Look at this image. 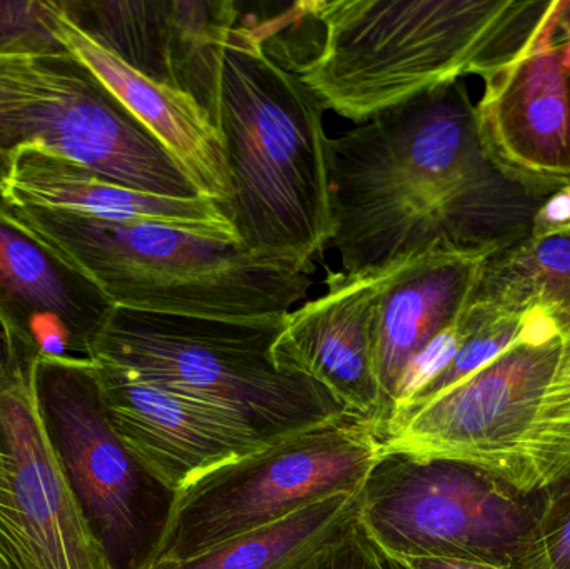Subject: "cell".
Returning <instances> with one entry per match:
<instances>
[{
	"label": "cell",
	"instance_id": "2",
	"mask_svg": "<svg viewBox=\"0 0 570 569\" xmlns=\"http://www.w3.org/2000/svg\"><path fill=\"white\" fill-rule=\"evenodd\" d=\"M551 2L298 0L250 22L325 110L364 124L514 56Z\"/></svg>",
	"mask_w": 570,
	"mask_h": 569
},
{
	"label": "cell",
	"instance_id": "18",
	"mask_svg": "<svg viewBox=\"0 0 570 569\" xmlns=\"http://www.w3.org/2000/svg\"><path fill=\"white\" fill-rule=\"evenodd\" d=\"M0 200L9 209L37 207L96 219L156 220L239 241L224 206L207 197L176 199L130 189L39 146H22L10 154Z\"/></svg>",
	"mask_w": 570,
	"mask_h": 569
},
{
	"label": "cell",
	"instance_id": "31",
	"mask_svg": "<svg viewBox=\"0 0 570 569\" xmlns=\"http://www.w3.org/2000/svg\"><path fill=\"white\" fill-rule=\"evenodd\" d=\"M10 173V156L9 154L0 150V193H2L3 186H6L7 179H9Z\"/></svg>",
	"mask_w": 570,
	"mask_h": 569
},
{
	"label": "cell",
	"instance_id": "11",
	"mask_svg": "<svg viewBox=\"0 0 570 569\" xmlns=\"http://www.w3.org/2000/svg\"><path fill=\"white\" fill-rule=\"evenodd\" d=\"M52 99L0 112V150H52L130 189L176 199L203 197L166 147L72 53L57 57Z\"/></svg>",
	"mask_w": 570,
	"mask_h": 569
},
{
	"label": "cell",
	"instance_id": "23",
	"mask_svg": "<svg viewBox=\"0 0 570 569\" xmlns=\"http://www.w3.org/2000/svg\"><path fill=\"white\" fill-rule=\"evenodd\" d=\"M67 53L52 0H0V57L43 59Z\"/></svg>",
	"mask_w": 570,
	"mask_h": 569
},
{
	"label": "cell",
	"instance_id": "29",
	"mask_svg": "<svg viewBox=\"0 0 570 569\" xmlns=\"http://www.w3.org/2000/svg\"><path fill=\"white\" fill-rule=\"evenodd\" d=\"M382 569H508L478 561L454 560V558H405L382 553L375 548Z\"/></svg>",
	"mask_w": 570,
	"mask_h": 569
},
{
	"label": "cell",
	"instance_id": "8",
	"mask_svg": "<svg viewBox=\"0 0 570 569\" xmlns=\"http://www.w3.org/2000/svg\"><path fill=\"white\" fill-rule=\"evenodd\" d=\"M33 393L57 463L110 567L150 569L176 493L139 463L114 430L96 363L39 356Z\"/></svg>",
	"mask_w": 570,
	"mask_h": 569
},
{
	"label": "cell",
	"instance_id": "3",
	"mask_svg": "<svg viewBox=\"0 0 570 569\" xmlns=\"http://www.w3.org/2000/svg\"><path fill=\"white\" fill-rule=\"evenodd\" d=\"M324 112L250 22L234 27L216 120L233 180L227 216L247 249L311 269L334 236Z\"/></svg>",
	"mask_w": 570,
	"mask_h": 569
},
{
	"label": "cell",
	"instance_id": "28",
	"mask_svg": "<svg viewBox=\"0 0 570 569\" xmlns=\"http://www.w3.org/2000/svg\"><path fill=\"white\" fill-rule=\"evenodd\" d=\"M570 229V184L548 197L532 223V237L552 236Z\"/></svg>",
	"mask_w": 570,
	"mask_h": 569
},
{
	"label": "cell",
	"instance_id": "12",
	"mask_svg": "<svg viewBox=\"0 0 570 569\" xmlns=\"http://www.w3.org/2000/svg\"><path fill=\"white\" fill-rule=\"evenodd\" d=\"M87 39L140 76L186 94L217 120L227 39L239 20L233 0H52Z\"/></svg>",
	"mask_w": 570,
	"mask_h": 569
},
{
	"label": "cell",
	"instance_id": "1",
	"mask_svg": "<svg viewBox=\"0 0 570 569\" xmlns=\"http://www.w3.org/2000/svg\"><path fill=\"white\" fill-rule=\"evenodd\" d=\"M331 246L347 274L531 236L548 197L492 159L462 80L328 139Z\"/></svg>",
	"mask_w": 570,
	"mask_h": 569
},
{
	"label": "cell",
	"instance_id": "25",
	"mask_svg": "<svg viewBox=\"0 0 570 569\" xmlns=\"http://www.w3.org/2000/svg\"><path fill=\"white\" fill-rule=\"evenodd\" d=\"M57 57H0V112L52 99L59 90Z\"/></svg>",
	"mask_w": 570,
	"mask_h": 569
},
{
	"label": "cell",
	"instance_id": "10",
	"mask_svg": "<svg viewBox=\"0 0 570 569\" xmlns=\"http://www.w3.org/2000/svg\"><path fill=\"white\" fill-rule=\"evenodd\" d=\"M558 357L559 336L518 344L434 400L391 418L379 433L384 453L462 461L521 490L522 458Z\"/></svg>",
	"mask_w": 570,
	"mask_h": 569
},
{
	"label": "cell",
	"instance_id": "30",
	"mask_svg": "<svg viewBox=\"0 0 570 569\" xmlns=\"http://www.w3.org/2000/svg\"><path fill=\"white\" fill-rule=\"evenodd\" d=\"M556 20H558V39L570 37V2L556 0Z\"/></svg>",
	"mask_w": 570,
	"mask_h": 569
},
{
	"label": "cell",
	"instance_id": "27",
	"mask_svg": "<svg viewBox=\"0 0 570 569\" xmlns=\"http://www.w3.org/2000/svg\"><path fill=\"white\" fill-rule=\"evenodd\" d=\"M305 569H382L374 545L361 524L355 530L315 558Z\"/></svg>",
	"mask_w": 570,
	"mask_h": 569
},
{
	"label": "cell",
	"instance_id": "26",
	"mask_svg": "<svg viewBox=\"0 0 570 569\" xmlns=\"http://www.w3.org/2000/svg\"><path fill=\"white\" fill-rule=\"evenodd\" d=\"M542 543L549 569H570V481L544 491Z\"/></svg>",
	"mask_w": 570,
	"mask_h": 569
},
{
	"label": "cell",
	"instance_id": "22",
	"mask_svg": "<svg viewBox=\"0 0 570 569\" xmlns=\"http://www.w3.org/2000/svg\"><path fill=\"white\" fill-rule=\"evenodd\" d=\"M556 321L558 364L522 458L524 493H544L570 481V313Z\"/></svg>",
	"mask_w": 570,
	"mask_h": 569
},
{
	"label": "cell",
	"instance_id": "14",
	"mask_svg": "<svg viewBox=\"0 0 570 569\" xmlns=\"http://www.w3.org/2000/svg\"><path fill=\"white\" fill-rule=\"evenodd\" d=\"M96 367L114 430L139 463L173 493L274 444L229 411L109 364L96 363Z\"/></svg>",
	"mask_w": 570,
	"mask_h": 569
},
{
	"label": "cell",
	"instance_id": "15",
	"mask_svg": "<svg viewBox=\"0 0 570 569\" xmlns=\"http://www.w3.org/2000/svg\"><path fill=\"white\" fill-rule=\"evenodd\" d=\"M116 307L46 237L0 203V326L40 356L89 357Z\"/></svg>",
	"mask_w": 570,
	"mask_h": 569
},
{
	"label": "cell",
	"instance_id": "7",
	"mask_svg": "<svg viewBox=\"0 0 570 569\" xmlns=\"http://www.w3.org/2000/svg\"><path fill=\"white\" fill-rule=\"evenodd\" d=\"M382 453L377 428L348 413L224 464L176 494L154 565L193 560L308 504L358 493Z\"/></svg>",
	"mask_w": 570,
	"mask_h": 569
},
{
	"label": "cell",
	"instance_id": "9",
	"mask_svg": "<svg viewBox=\"0 0 570 569\" xmlns=\"http://www.w3.org/2000/svg\"><path fill=\"white\" fill-rule=\"evenodd\" d=\"M39 356L0 326V569H112L47 440Z\"/></svg>",
	"mask_w": 570,
	"mask_h": 569
},
{
	"label": "cell",
	"instance_id": "21",
	"mask_svg": "<svg viewBox=\"0 0 570 569\" xmlns=\"http://www.w3.org/2000/svg\"><path fill=\"white\" fill-rule=\"evenodd\" d=\"M469 306L492 316L570 313V229L528 236L491 254Z\"/></svg>",
	"mask_w": 570,
	"mask_h": 569
},
{
	"label": "cell",
	"instance_id": "20",
	"mask_svg": "<svg viewBox=\"0 0 570 569\" xmlns=\"http://www.w3.org/2000/svg\"><path fill=\"white\" fill-rule=\"evenodd\" d=\"M358 514L361 491L335 494L193 560L166 561L150 569H305L355 530Z\"/></svg>",
	"mask_w": 570,
	"mask_h": 569
},
{
	"label": "cell",
	"instance_id": "6",
	"mask_svg": "<svg viewBox=\"0 0 570 569\" xmlns=\"http://www.w3.org/2000/svg\"><path fill=\"white\" fill-rule=\"evenodd\" d=\"M544 503L474 464L387 451L362 484L358 524L392 557L549 569Z\"/></svg>",
	"mask_w": 570,
	"mask_h": 569
},
{
	"label": "cell",
	"instance_id": "19",
	"mask_svg": "<svg viewBox=\"0 0 570 569\" xmlns=\"http://www.w3.org/2000/svg\"><path fill=\"white\" fill-rule=\"evenodd\" d=\"M57 26L67 50L166 147L167 153L186 170L200 196L220 204L227 213L233 199V180L226 150L216 124L203 107L186 94L140 76L122 60L87 39L59 12Z\"/></svg>",
	"mask_w": 570,
	"mask_h": 569
},
{
	"label": "cell",
	"instance_id": "5",
	"mask_svg": "<svg viewBox=\"0 0 570 569\" xmlns=\"http://www.w3.org/2000/svg\"><path fill=\"white\" fill-rule=\"evenodd\" d=\"M284 317L224 321L116 307L89 360L206 401L277 443L348 411L312 377L279 370Z\"/></svg>",
	"mask_w": 570,
	"mask_h": 569
},
{
	"label": "cell",
	"instance_id": "16",
	"mask_svg": "<svg viewBox=\"0 0 570 569\" xmlns=\"http://www.w3.org/2000/svg\"><path fill=\"white\" fill-rule=\"evenodd\" d=\"M381 277L382 271H328L327 291L284 317L273 351L279 370L317 381L377 433L382 393L375 370V304Z\"/></svg>",
	"mask_w": 570,
	"mask_h": 569
},
{
	"label": "cell",
	"instance_id": "24",
	"mask_svg": "<svg viewBox=\"0 0 570 569\" xmlns=\"http://www.w3.org/2000/svg\"><path fill=\"white\" fill-rule=\"evenodd\" d=\"M478 326L479 316L468 306V310L451 326L441 331L409 361L392 398L391 418L414 403L451 366L452 361Z\"/></svg>",
	"mask_w": 570,
	"mask_h": 569
},
{
	"label": "cell",
	"instance_id": "4",
	"mask_svg": "<svg viewBox=\"0 0 570 569\" xmlns=\"http://www.w3.org/2000/svg\"><path fill=\"white\" fill-rule=\"evenodd\" d=\"M66 254L120 310L224 321L281 320L315 269L189 227L12 209Z\"/></svg>",
	"mask_w": 570,
	"mask_h": 569
},
{
	"label": "cell",
	"instance_id": "13",
	"mask_svg": "<svg viewBox=\"0 0 570 569\" xmlns=\"http://www.w3.org/2000/svg\"><path fill=\"white\" fill-rule=\"evenodd\" d=\"M556 2L531 39L482 77L479 133L494 163L549 197L570 184V70L561 59Z\"/></svg>",
	"mask_w": 570,
	"mask_h": 569
},
{
	"label": "cell",
	"instance_id": "17",
	"mask_svg": "<svg viewBox=\"0 0 570 569\" xmlns=\"http://www.w3.org/2000/svg\"><path fill=\"white\" fill-rule=\"evenodd\" d=\"M494 253H432L382 269L375 304V370L382 423L409 361L471 304L485 259Z\"/></svg>",
	"mask_w": 570,
	"mask_h": 569
}]
</instances>
